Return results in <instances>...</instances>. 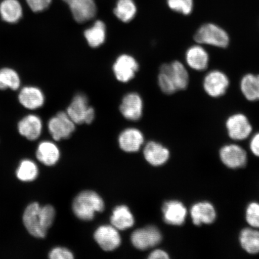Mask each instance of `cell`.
Instances as JSON below:
<instances>
[{
    "label": "cell",
    "mask_w": 259,
    "mask_h": 259,
    "mask_svg": "<svg viewBox=\"0 0 259 259\" xmlns=\"http://www.w3.org/2000/svg\"><path fill=\"white\" fill-rule=\"evenodd\" d=\"M94 238L102 250L112 251L121 244V235L118 230L112 225H102L96 230Z\"/></svg>",
    "instance_id": "30bf717a"
},
{
    "label": "cell",
    "mask_w": 259,
    "mask_h": 259,
    "mask_svg": "<svg viewBox=\"0 0 259 259\" xmlns=\"http://www.w3.org/2000/svg\"><path fill=\"white\" fill-rule=\"evenodd\" d=\"M220 157L223 163L231 169H238L245 166L247 154L240 146L226 145L220 151Z\"/></svg>",
    "instance_id": "8fae6325"
},
{
    "label": "cell",
    "mask_w": 259,
    "mask_h": 259,
    "mask_svg": "<svg viewBox=\"0 0 259 259\" xmlns=\"http://www.w3.org/2000/svg\"><path fill=\"white\" fill-rule=\"evenodd\" d=\"M162 212L164 222L171 226L183 225L187 215V210L184 204L175 200L164 202Z\"/></svg>",
    "instance_id": "5bb4252c"
},
{
    "label": "cell",
    "mask_w": 259,
    "mask_h": 259,
    "mask_svg": "<svg viewBox=\"0 0 259 259\" xmlns=\"http://www.w3.org/2000/svg\"><path fill=\"white\" fill-rule=\"evenodd\" d=\"M72 209L76 218L83 221H91L95 218L96 213L104 210V200L94 191H83L74 199Z\"/></svg>",
    "instance_id": "3957f363"
},
{
    "label": "cell",
    "mask_w": 259,
    "mask_h": 259,
    "mask_svg": "<svg viewBox=\"0 0 259 259\" xmlns=\"http://www.w3.org/2000/svg\"><path fill=\"white\" fill-rule=\"evenodd\" d=\"M229 86V77L219 70L210 71L203 80V90L206 95L212 98H219L224 96Z\"/></svg>",
    "instance_id": "8992f818"
},
{
    "label": "cell",
    "mask_w": 259,
    "mask_h": 259,
    "mask_svg": "<svg viewBox=\"0 0 259 259\" xmlns=\"http://www.w3.org/2000/svg\"><path fill=\"white\" fill-rule=\"evenodd\" d=\"M190 82L187 69L179 61L164 64L160 67L158 83L161 92L170 95L186 90Z\"/></svg>",
    "instance_id": "7a4b0ae2"
},
{
    "label": "cell",
    "mask_w": 259,
    "mask_h": 259,
    "mask_svg": "<svg viewBox=\"0 0 259 259\" xmlns=\"http://www.w3.org/2000/svg\"><path fill=\"white\" fill-rule=\"evenodd\" d=\"M38 169L36 164L30 160H24L16 170V177L24 182H30L36 179Z\"/></svg>",
    "instance_id": "f546056e"
},
{
    "label": "cell",
    "mask_w": 259,
    "mask_h": 259,
    "mask_svg": "<svg viewBox=\"0 0 259 259\" xmlns=\"http://www.w3.org/2000/svg\"><path fill=\"white\" fill-rule=\"evenodd\" d=\"M162 235L159 229L154 226H147L138 229L132 233L131 242L139 250H147L159 244Z\"/></svg>",
    "instance_id": "52a82bcc"
},
{
    "label": "cell",
    "mask_w": 259,
    "mask_h": 259,
    "mask_svg": "<svg viewBox=\"0 0 259 259\" xmlns=\"http://www.w3.org/2000/svg\"><path fill=\"white\" fill-rule=\"evenodd\" d=\"M22 15L23 9L18 0H3L0 3V16L8 23H17Z\"/></svg>",
    "instance_id": "cb8c5ba5"
},
{
    "label": "cell",
    "mask_w": 259,
    "mask_h": 259,
    "mask_svg": "<svg viewBox=\"0 0 259 259\" xmlns=\"http://www.w3.org/2000/svg\"><path fill=\"white\" fill-rule=\"evenodd\" d=\"M250 148L252 153L259 157V132L255 134L251 138Z\"/></svg>",
    "instance_id": "e575fe53"
},
{
    "label": "cell",
    "mask_w": 259,
    "mask_h": 259,
    "mask_svg": "<svg viewBox=\"0 0 259 259\" xmlns=\"http://www.w3.org/2000/svg\"><path fill=\"white\" fill-rule=\"evenodd\" d=\"M194 40L196 44L219 48H226L230 44L228 32L219 25L213 23L200 26L194 35Z\"/></svg>",
    "instance_id": "277c9868"
},
{
    "label": "cell",
    "mask_w": 259,
    "mask_h": 259,
    "mask_svg": "<svg viewBox=\"0 0 259 259\" xmlns=\"http://www.w3.org/2000/svg\"><path fill=\"white\" fill-rule=\"evenodd\" d=\"M168 7L183 15H190L194 8L193 0H167Z\"/></svg>",
    "instance_id": "4dcf8cb0"
},
{
    "label": "cell",
    "mask_w": 259,
    "mask_h": 259,
    "mask_svg": "<svg viewBox=\"0 0 259 259\" xmlns=\"http://www.w3.org/2000/svg\"><path fill=\"white\" fill-rule=\"evenodd\" d=\"M144 137L139 130L128 128L122 131L118 138V144L122 150L126 153L138 152L143 145Z\"/></svg>",
    "instance_id": "ac0fdd59"
},
{
    "label": "cell",
    "mask_w": 259,
    "mask_h": 259,
    "mask_svg": "<svg viewBox=\"0 0 259 259\" xmlns=\"http://www.w3.org/2000/svg\"><path fill=\"white\" fill-rule=\"evenodd\" d=\"M190 216L196 226L210 225L215 222L216 210L212 203L208 202H197L192 206Z\"/></svg>",
    "instance_id": "e0dca14e"
},
{
    "label": "cell",
    "mask_w": 259,
    "mask_h": 259,
    "mask_svg": "<svg viewBox=\"0 0 259 259\" xmlns=\"http://www.w3.org/2000/svg\"><path fill=\"white\" fill-rule=\"evenodd\" d=\"M148 258L150 259H167L169 258V255L166 251L158 249V250L152 251Z\"/></svg>",
    "instance_id": "d590c367"
},
{
    "label": "cell",
    "mask_w": 259,
    "mask_h": 259,
    "mask_svg": "<svg viewBox=\"0 0 259 259\" xmlns=\"http://www.w3.org/2000/svg\"><path fill=\"white\" fill-rule=\"evenodd\" d=\"M245 219L251 228L259 229V203L251 202L246 209Z\"/></svg>",
    "instance_id": "1f68e13d"
},
{
    "label": "cell",
    "mask_w": 259,
    "mask_h": 259,
    "mask_svg": "<svg viewBox=\"0 0 259 259\" xmlns=\"http://www.w3.org/2000/svg\"><path fill=\"white\" fill-rule=\"evenodd\" d=\"M138 69L139 64L137 60L127 54L118 57L113 66V72L116 79L124 83L134 78Z\"/></svg>",
    "instance_id": "7c38bea8"
},
{
    "label": "cell",
    "mask_w": 259,
    "mask_h": 259,
    "mask_svg": "<svg viewBox=\"0 0 259 259\" xmlns=\"http://www.w3.org/2000/svg\"><path fill=\"white\" fill-rule=\"evenodd\" d=\"M240 90L248 101H259V74H245L240 81Z\"/></svg>",
    "instance_id": "d4e9b609"
},
{
    "label": "cell",
    "mask_w": 259,
    "mask_h": 259,
    "mask_svg": "<svg viewBox=\"0 0 259 259\" xmlns=\"http://www.w3.org/2000/svg\"><path fill=\"white\" fill-rule=\"evenodd\" d=\"M186 63L190 69L202 72L208 68L209 56L202 45L197 44L187 49L185 54Z\"/></svg>",
    "instance_id": "9a60e30c"
},
{
    "label": "cell",
    "mask_w": 259,
    "mask_h": 259,
    "mask_svg": "<svg viewBox=\"0 0 259 259\" xmlns=\"http://www.w3.org/2000/svg\"><path fill=\"white\" fill-rule=\"evenodd\" d=\"M145 160L153 166H160L169 160L170 152L164 146L151 141L145 145L144 150Z\"/></svg>",
    "instance_id": "d6986e66"
},
{
    "label": "cell",
    "mask_w": 259,
    "mask_h": 259,
    "mask_svg": "<svg viewBox=\"0 0 259 259\" xmlns=\"http://www.w3.org/2000/svg\"><path fill=\"white\" fill-rule=\"evenodd\" d=\"M111 225L118 231H125L134 226L135 221L131 209L126 205H119L113 210Z\"/></svg>",
    "instance_id": "603a6c76"
},
{
    "label": "cell",
    "mask_w": 259,
    "mask_h": 259,
    "mask_svg": "<svg viewBox=\"0 0 259 259\" xmlns=\"http://www.w3.org/2000/svg\"><path fill=\"white\" fill-rule=\"evenodd\" d=\"M26 2L32 11L40 12L48 8L52 0H26Z\"/></svg>",
    "instance_id": "836d02e7"
},
{
    "label": "cell",
    "mask_w": 259,
    "mask_h": 259,
    "mask_svg": "<svg viewBox=\"0 0 259 259\" xmlns=\"http://www.w3.org/2000/svg\"><path fill=\"white\" fill-rule=\"evenodd\" d=\"M18 99L26 109L35 110L41 108L45 103V96L37 87H25L19 92Z\"/></svg>",
    "instance_id": "44dd1931"
},
{
    "label": "cell",
    "mask_w": 259,
    "mask_h": 259,
    "mask_svg": "<svg viewBox=\"0 0 259 259\" xmlns=\"http://www.w3.org/2000/svg\"><path fill=\"white\" fill-rule=\"evenodd\" d=\"M69 5L75 21L79 23L89 21L96 14V6L93 0H63Z\"/></svg>",
    "instance_id": "2e32d148"
},
{
    "label": "cell",
    "mask_w": 259,
    "mask_h": 259,
    "mask_svg": "<svg viewBox=\"0 0 259 259\" xmlns=\"http://www.w3.org/2000/svg\"><path fill=\"white\" fill-rule=\"evenodd\" d=\"M229 137L233 140L242 141L249 137L252 127L248 118L241 113H236L229 116L226 122Z\"/></svg>",
    "instance_id": "9c48e42d"
},
{
    "label": "cell",
    "mask_w": 259,
    "mask_h": 259,
    "mask_svg": "<svg viewBox=\"0 0 259 259\" xmlns=\"http://www.w3.org/2000/svg\"><path fill=\"white\" fill-rule=\"evenodd\" d=\"M84 36L90 47L96 48L101 46L104 44L106 37V29L104 22L102 21L95 22L92 27L87 28L84 31Z\"/></svg>",
    "instance_id": "4316f807"
},
{
    "label": "cell",
    "mask_w": 259,
    "mask_h": 259,
    "mask_svg": "<svg viewBox=\"0 0 259 259\" xmlns=\"http://www.w3.org/2000/svg\"><path fill=\"white\" fill-rule=\"evenodd\" d=\"M20 86V77L15 70L10 68L0 70V90H17Z\"/></svg>",
    "instance_id": "f1b7e54d"
},
{
    "label": "cell",
    "mask_w": 259,
    "mask_h": 259,
    "mask_svg": "<svg viewBox=\"0 0 259 259\" xmlns=\"http://www.w3.org/2000/svg\"><path fill=\"white\" fill-rule=\"evenodd\" d=\"M43 124L39 116L28 115L19 122L18 129L22 136L30 141H35L39 138Z\"/></svg>",
    "instance_id": "ffe728a7"
},
{
    "label": "cell",
    "mask_w": 259,
    "mask_h": 259,
    "mask_svg": "<svg viewBox=\"0 0 259 259\" xmlns=\"http://www.w3.org/2000/svg\"><path fill=\"white\" fill-rule=\"evenodd\" d=\"M241 247L249 254L259 252V231L255 228H245L239 235Z\"/></svg>",
    "instance_id": "484cf974"
},
{
    "label": "cell",
    "mask_w": 259,
    "mask_h": 259,
    "mask_svg": "<svg viewBox=\"0 0 259 259\" xmlns=\"http://www.w3.org/2000/svg\"><path fill=\"white\" fill-rule=\"evenodd\" d=\"M143 106L141 97L137 93H131L123 97L119 110L125 119L135 121L141 118Z\"/></svg>",
    "instance_id": "4fadbf2b"
},
{
    "label": "cell",
    "mask_w": 259,
    "mask_h": 259,
    "mask_svg": "<svg viewBox=\"0 0 259 259\" xmlns=\"http://www.w3.org/2000/svg\"><path fill=\"white\" fill-rule=\"evenodd\" d=\"M48 130L55 141L69 138L75 131V124L67 113L60 112L48 122Z\"/></svg>",
    "instance_id": "ba28073f"
},
{
    "label": "cell",
    "mask_w": 259,
    "mask_h": 259,
    "mask_svg": "<svg viewBox=\"0 0 259 259\" xmlns=\"http://www.w3.org/2000/svg\"><path fill=\"white\" fill-rule=\"evenodd\" d=\"M49 257L51 259H73L74 255L69 249L57 247L51 251L49 254Z\"/></svg>",
    "instance_id": "d6a6232c"
},
{
    "label": "cell",
    "mask_w": 259,
    "mask_h": 259,
    "mask_svg": "<svg viewBox=\"0 0 259 259\" xmlns=\"http://www.w3.org/2000/svg\"><path fill=\"white\" fill-rule=\"evenodd\" d=\"M36 157L38 161L48 166H54L60 159V152L57 146L50 141H44L38 146Z\"/></svg>",
    "instance_id": "7402d4cb"
},
{
    "label": "cell",
    "mask_w": 259,
    "mask_h": 259,
    "mask_svg": "<svg viewBox=\"0 0 259 259\" xmlns=\"http://www.w3.org/2000/svg\"><path fill=\"white\" fill-rule=\"evenodd\" d=\"M54 206H40L37 202L32 203L25 209L23 222L26 229L35 238H44L48 229L53 225L56 218Z\"/></svg>",
    "instance_id": "6da1fadb"
},
{
    "label": "cell",
    "mask_w": 259,
    "mask_h": 259,
    "mask_svg": "<svg viewBox=\"0 0 259 259\" xmlns=\"http://www.w3.org/2000/svg\"><path fill=\"white\" fill-rule=\"evenodd\" d=\"M137 9L133 0H118L114 9V14L123 22H128L135 18Z\"/></svg>",
    "instance_id": "83f0119b"
},
{
    "label": "cell",
    "mask_w": 259,
    "mask_h": 259,
    "mask_svg": "<svg viewBox=\"0 0 259 259\" xmlns=\"http://www.w3.org/2000/svg\"><path fill=\"white\" fill-rule=\"evenodd\" d=\"M66 113L75 124H89L95 118V109L89 106V100L83 94L74 97Z\"/></svg>",
    "instance_id": "5b68a950"
}]
</instances>
